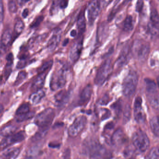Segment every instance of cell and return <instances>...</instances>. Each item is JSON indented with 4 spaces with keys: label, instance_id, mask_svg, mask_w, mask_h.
<instances>
[{
    "label": "cell",
    "instance_id": "1",
    "mask_svg": "<svg viewBox=\"0 0 159 159\" xmlns=\"http://www.w3.org/2000/svg\"><path fill=\"white\" fill-rule=\"evenodd\" d=\"M84 151L90 158L100 159L111 157L108 151L96 139H89L84 143Z\"/></svg>",
    "mask_w": 159,
    "mask_h": 159
},
{
    "label": "cell",
    "instance_id": "2",
    "mask_svg": "<svg viewBox=\"0 0 159 159\" xmlns=\"http://www.w3.org/2000/svg\"><path fill=\"white\" fill-rule=\"evenodd\" d=\"M138 82L136 72L131 70L124 80L122 84L123 93L125 96L130 98L135 93Z\"/></svg>",
    "mask_w": 159,
    "mask_h": 159
},
{
    "label": "cell",
    "instance_id": "3",
    "mask_svg": "<svg viewBox=\"0 0 159 159\" xmlns=\"http://www.w3.org/2000/svg\"><path fill=\"white\" fill-rule=\"evenodd\" d=\"M55 116L54 110L48 108L39 113L34 120V123L39 128L49 129Z\"/></svg>",
    "mask_w": 159,
    "mask_h": 159
},
{
    "label": "cell",
    "instance_id": "4",
    "mask_svg": "<svg viewBox=\"0 0 159 159\" xmlns=\"http://www.w3.org/2000/svg\"><path fill=\"white\" fill-rule=\"evenodd\" d=\"M147 97L151 106L155 109H159V95L155 82L151 79H145Z\"/></svg>",
    "mask_w": 159,
    "mask_h": 159
},
{
    "label": "cell",
    "instance_id": "5",
    "mask_svg": "<svg viewBox=\"0 0 159 159\" xmlns=\"http://www.w3.org/2000/svg\"><path fill=\"white\" fill-rule=\"evenodd\" d=\"M132 141L134 148L140 152H144L149 147L150 140L145 132L139 130L134 133Z\"/></svg>",
    "mask_w": 159,
    "mask_h": 159
},
{
    "label": "cell",
    "instance_id": "6",
    "mask_svg": "<svg viewBox=\"0 0 159 159\" xmlns=\"http://www.w3.org/2000/svg\"><path fill=\"white\" fill-rule=\"evenodd\" d=\"M110 59H107L100 66L96 75L95 83L98 86L103 85L112 72Z\"/></svg>",
    "mask_w": 159,
    "mask_h": 159
},
{
    "label": "cell",
    "instance_id": "7",
    "mask_svg": "<svg viewBox=\"0 0 159 159\" xmlns=\"http://www.w3.org/2000/svg\"><path fill=\"white\" fill-rule=\"evenodd\" d=\"M66 69L63 67L53 74L50 81V88L52 91H57L65 86L66 82Z\"/></svg>",
    "mask_w": 159,
    "mask_h": 159
},
{
    "label": "cell",
    "instance_id": "8",
    "mask_svg": "<svg viewBox=\"0 0 159 159\" xmlns=\"http://www.w3.org/2000/svg\"><path fill=\"white\" fill-rule=\"evenodd\" d=\"M87 123V118L84 115L77 117L73 123L69 127V135L71 137H76L84 129Z\"/></svg>",
    "mask_w": 159,
    "mask_h": 159
},
{
    "label": "cell",
    "instance_id": "9",
    "mask_svg": "<svg viewBox=\"0 0 159 159\" xmlns=\"http://www.w3.org/2000/svg\"><path fill=\"white\" fill-rule=\"evenodd\" d=\"M26 135L25 131H21L9 136L5 137L0 143V148H6L7 147L25 140Z\"/></svg>",
    "mask_w": 159,
    "mask_h": 159
},
{
    "label": "cell",
    "instance_id": "10",
    "mask_svg": "<svg viewBox=\"0 0 159 159\" xmlns=\"http://www.w3.org/2000/svg\"><path fill=\"white\" fill-rule=\"evenodd\" d=\"M100 9L99 2L98 0H92L88 4L87 17L90 25H93L94 23L99 15Z\"/></svg>",
    "mask_w": 159,
    "mask_h": 159
},
{
    "label": "cell",
    "instance_id": "11",
    "mask_svg": "<svg viewBox=\"0 0 159 159\" xmlns=\"http://www.w3.org/2000/svg\"><path fill=\"white\" fill-rule=\"evenodd\" d=\"M142 99L140 97L136 98L134 103V117L135 120L138 123H144L146 119L145 113L142 109Z\"/></svg>",
    "mask_w": 159,
    "mask_h": 159
},
{
    "label": "cell",
    "instance_id": "12",
    "mask_svg": "<svg viewBox=\"0 0 159 159\" xmlns=\"http://www.w3.org/2000/svg\"><path fill=\"white\" fill-rule=\"evenodd\" d=\"M127 139L124 131L121 128L117 129L111 138V143L115 148H120L126 142Z\"/></svg>",
    "mask_w": 159,
    "mask_h": 159
},
{
    "label": "cell",
    "instance_id": "13",
    "mask_svg": "<svg viewBox=\"0 0 159 159\" xmlns=\"http://www.w3.org/2000/svg\"><path fill=\"white\" fill-rule=\"evenodd\" d=\"M83 48V39L78 40L74 43L70 50L69 56L73 62L78 61L80 56Z\"/></svg>",
    "mask_w": 159,
    "mask_h": 159
},
{
    "label": "cell",
    "instance_id": "14",
    "mask_svg": "<svg viewBox=\"0 0 159 159\" xmlns=\"http://www.w3.org/2000/svg\"><path fill=\"white\" fill-rule=\"evenodd\" d=\"M62 36V31L60 29H57L54 31L52 36L47 43V48L51 52H53L57 47Z\"/></svg>",
    "mask_w": 159,
    "mask_h": 159
},
{
    "label": "cell",
    "instance_id": "15",
    "mask_svg": "<svg viewBox=\"0 0 159 159\" xmlns=\"http://www.w3.org/2000/svg\"><path fill=\"white\" fill-rule=\"evenodd\" d=\"M130 50L129 46H125L115 63L117 67H121L125 65L130 59Z\"/></svg>",
    "mask_w": 159,
    "mask_h": 159
},
{
    "label": "cell",
    "instance_id": "16",
    "mask_svg": "<svg viewBox=\"0 0 159 159\" xmlns=\"http://www.w3.org/2000/svg\"><path fill=\"white\" fill-rule=\"evenodd\" d=\"M93 93L92 85L88 84L85 86L81 93L79 100V105L84 106L86 105L90 101Z\"/></svg>",
    "mask_w": 159,
    "mask_h": 159
},
{
    "label": "cell",
    "instance_id": "17",
    "mask_svg": "<svg viewBox=\"0 0 159 159\" xmlns=\"http://www.w3.org/2000/svg\"><path fill=\"white\" fill-rule=\"evenodd\" d=\"M48 72V71H45L39 73V75L35 79L31 85V90L33 92L40 90L43 87Z\"/></svg>",
    "mask_w": 159,
    "mask_h": 159
},
{
    "label": "cell",
    "instance_id": "18",
    "mask_svg": "<svg viewBox=\"0 0 159 159\" xmlns=\"http://www.w3.org/2000/svg\"><path fill=\"white\" fill-rule=\"evenodd\" d=\"M137 57L139 62L143 63L145 62L150 52V46L148 44L138 46Z\"/></svg>",
    "mask_w": 159,
    "mask_h": 159
},
{
    "label": "cell",
    "instance_id": "19",
    "mask_svg": "<svg viewBox=\"0 0 159 159\" xmlns=\"http://www.w3.org/2000/svg\"><path fill=\"white\" fill-rule=\"evenodd\" d=\"M69 93L66 90H62L56 94L55 96L56 103L59 106L65 105L68 101Z\"/></svg>",
    "mask_w": 159,
    "mask_h": 159
},
{
    "label": "cell",
    "instance_id": "20",
    "mask_svg": "<svg viewBox=\"0 0 159 159\" xmlns=\"http://www.w3.org/2000/svg\"><path fill=\"white\" fill-rule=\"evenodd\" d=\"M45 94L44 91L42 89L33 92L30 97V100L32 104L37 105L39 104L42 99L45 97Z\"/></svg>",
    "mask_w": 159,
    "mask_h": 159
},
{
    "label": "cell",
    "instance_id": "21",
    "mask_svg": "<svg viewBox=\"0 0 159 159\" xmlns=\"http://www.w3.org/2000/svg\"><path fill=\"white\" fill-rule=\"evenodd\" d=\"M20 152V149L19 148H9L3 152L2 156L7 159H16L18 157Z\"/></svg>",
    "mask_w": 159,
    "mask_h": 159
},
{
    "label": "cell",
    "instance_id": "22",
    "mask_svg": "<svg viewBox=\"0 0 159 159\" xmlns=\"http://www.w3.org/2000/svg\"><path fill=\"white\" fill-rule=\"evenodd\" d=\"M77 27L80 35L84 33L86 28V22L83 12L80 13L77 20Z\"/></svg>",
    "mask_w": 159,
    "mask_h": 159
},
{
    "label": "cell",
    "instance_id": "23",
    "mask_svg": "<svg viewBox=\"0 0 159 159\" xmlns=\"http://www.w3.org/2000/svg\"><path fill=\"white\" fill-rule=\"evenodd\" d=\"M13 35L11 30L10 29L5 30L2 36L1 42L6 47L9 46L12 42Z\"/></svg>",
    "mask_w": 159,
    "mask_h": 159
},
{
    "label": "cell",
    "instance_id": "24",
    "mask_svg": "<svg viewBox=\"0 0 159 159\" xmlns=\"http://www.w3.org/2000/svg\"><path fill=\"white\" fill-rule=\"evenodd\" d=\"M17 127L15 125H9L4 126L0 131V135L3 137L9 136L15 134Z\"/></svg>",
    "mask_w": 159,
    "mask_h": 159
},
{
    "label": "cell",
    "instance_id": "25",
    "mask_svg": "<svg viewBox=\"0 0 159 159\" xmlns=\"http://www.w3.org/2000/svg\"><path fill=\"white\" fill-rule=\"evenodd\" d=\"M150 125L153 134L158 137L159 135V120L158 117H154L151 120Z\"/></svg>",
    "mask_w": 159,
    "mask_h": 159
},
{
    "label": "cell",
    "instance_id": "26",
    "mask_svg": "<svg viewBox=\"0 0 159 159\" xmlns=\"http://www.w3.org/2000/svg\"><path fill=\"white\" fill-rule=\"evenodd\" d=\"M149 24L159 29V14L156 9L152 10L150 15V22Z\"/></svg>",
    "mask_w": 159,
    "mask_h": 159
},
{
    "label": "cell",
    "instance_id": "27",
    "mask_svg": "<svg viewBox=\"0 0 159 159\" xmlns=\"http://www.w3.org/2000/svg\"><path fill=\"white\" fill-rule=\"evenodd\" d=\"M35 112L34 111H30L27 113L24 114H20V115H16V120L17 122H22L28 120L32 119L35 116Z\"/></svg>",
    "mask_w": 159,
    "mask_h": 159
},
{
    "label": "cell",
    "instance_id": "28",
    "mask_svg": "<svg viewBox=\"0 0 159 159\" xmlns=\"http://www.w3.org/2000/svg\"><path fill=\"white\" fill-rule=\"evenodd\" d=\"M134 28L133 18L131 16H128L125 18L124 23V29L125 31H132Z\"/></svg>",
    "mask_w": 159,
    "mask_h": 159
},
{
    "label": "cell",
    "instance_id": "29",
    "mask_svg": "<svg viewBox=\"0 0 159 159\" xmlns=\"http://www.w3.org/2000/svg\"><path fill=\"white\" fill-rule=\"evenodd\" d=\"M25 28V24L21 19H19L16 21L14 27V32L16 35H20Z\"/></svg>",
    "mask_w": 159,
    "mask_h": 159
},
{
    "label": "cell",
    "instance_id": "30",
    "mask_svg": "<svg viewBox=\"0 0 159 159\" xmlns=\"http://www.w3.org/2000/svg\"><path fill=\"white\" fill-rule=\"evenodd\" d=\"M111 108L113 110L116 115L120 116L122 110V103L121 100H118L113 103L111 106Z\"/></svg>",
    "mask_w": 159,
    "mask_h": 159
},
{
    "label": "cell",
    "instance_id": "31",
    "mask_svg": "<svg viewBox=\"0 0 159 159\" xmlns=\"http://www.w3.org/2000/svg\"><path fill=\"white\" fill-rule=\"evenodd\" d=\"M131 116V109L130 106L127 104L125 108L124 111L123 113V123H126L130 120Z\"/></svg>",
    "mask_w": 159,
    "mask_h": 159
},
{
    "label": "cell",
    "instance_id": "32",
    "mask_svg": "<svg viewBox=\"0 0 159 159\" xmlns=\"http://www.w3.org/2000/svg\"><path fill=\"white\" fill-rule=\"evenodd\" d=\"M49 129L43 128H39V131L36 133L33 137V140L37 141L42 139L47 134Z\"/></svg>",
    "mask_w": 159,
    "mask_h": 159
},
{
    "label": "cell",
    "instance_id": "33",
    "mask_svg": "<svg viewBox=\"0 0 159 159\" xmlns=\"http://www.w3.org/2000/svg\"><path fill=\"white\" fill-rule=\"evenodd\" d=\"M147 159H159V151L158 147L152 148L147 155Z\"/></svg>",
    "mask_w": 159,
    "mask_h": 159
},
{
    "label": "cell",
    "instance_id": "34",
    "mask_svg": "<svg viewBox=\"0 0 159 159\" xmlns=\"http://www.w3.org/2000/svg\"><path fill=\"white\" fill-rule=\"evenodd\" d=\"M53 62L52 60H50L45 62L38 70L39 73H42V72H45V71H49L52 68V66Z\"/></svg>",
    "mask_w": 159,
    "mask_h": 159
},
{
    "label": "cell",
    "instance_id": "35",
    "mask_svg": "<svg viewBox=\"0 0 159 159\" xmlns=\"http://www.w3.org/2000/svg\"><path fill=\"white\" fill-rule=\"evenodd\" d=\"M30 107L28 105L26 104H23L17 109L16 112V115H18L27 113L30 111Z\"/></svg>",
    "mask_w": 159,
    "mask_h": 159
},
{
    "label": "cell",
    "instance_id": "36",
    "mask_svg": "<svg viewBox=\"0 0 159 159\" xmlns=\"http://www.w3.org/2000/svg\"><path fill=\"white\" fill-rule=\"evenodd\" d=\"M39 149L38 147H34L31 148L28 151L27 157L29 158H34L38 156L40 152Z\"/></svg>",
    "mask_w": 159,
    "mask_h": 159
},
{
    "label": "cell",
    "instance_id": "37",
    "mask_svg": "<svg viewBox=\"0 0 159 159\" xmlns=\"http://www.w3.org/2000/svg\"><path fill=\"white\" fill-rule=\"evenodd\" d=\"M26 72L25 71H20L18 74V76H17V78H16V80L15 82V85H19L20 84L22 83L27 77Z\"/></svg>",
    "mask_w": 159,
    "mask_h": 159
},
{
    "label": "cell",
    "instance_id": "38",
    "mask_svg": "<svg viewBox=\"0 0 159 159\" xmlns=\"http://www.w3.org/2000/svg\"><path fill=\"white\" fill-rule=\"evenodd\" d=\"M43 18H44V17L43 16H39V17H37L31 23V25H30V28H35L39 27V25H40L41 23L43 21Z\"/></svg>",
    "mask_w": 159,
    "mask_h": 159
},
{
    "label": "cell",
    "instance_id": "39",
    "mask_svg": "<svg viewBox=\"0 0 159 159\" xmlns=\"http://www.w3.org/2000/svg\"><path fill=\"white\" fill-rule=\"evenodd\" d=\"M9 11L12 13H15L17 11V8L16 3L14 0H11L8 3Z\"/></svg>",
    "mask_w": 159,
    "mask_h": 159
},
{
    "label": "cell",
    "instance_id": "40",
    "mask_svg": "<svg viewBox=\"0 0 159 159\" xmlns=\"http://www.w3.org/2000/svg\"><path fill=\"white\" fill-rule=\"evenodd\" d=\"M134 153V150L133 148H131L130 146H128L126 148L124 152V155L125 158H130Z\"/></svg>",
    "mask_w": 159,
    "mask_h": 159
},
{
    "label": "cell",
    "instance_id": "41",
    "mask_svg": "<svg viewBox=\"0 0 159 159\" xmlns=\"http://www.w3.org/2000/svg\"><path fill=\"white\" fill-rule=\"evenodd\" d=\"M113 0H99V4L101 9H104L107 7L110 3Z\"/></svg>",
    "mask_w": 159,
    "mask_h": 159
},
{
    "label": "cell",
    "instance_id": "42",
    "mask_svg": "<svg viewBox=\"0 0 159 159\" xmlns=\"http://www.w3.org/2000/svg\"><path fill=\"white\" fill-rule=\"evenodd\" d=\"M144 6V1L143 0H138L136 5V11L137 12H140L143 9Z\"/></svg>",
    "mask_w": 159,
    "mask_h": 159
},
{
    "label": "cell",
    "instance_id": "43",
    "mask_svg": "<svg viewBox=\"0 0 159 159\" xmlns=\"http://www.w3.org/2000/svg\"><path fill=\"white\" fill-rule=\"evenodd\" d=\"M4 18V8L2 0H0V24L2 23Z\"/></svg>",
    "mask_w": 159,
    "mask_h": 159
},
{
    "label": "cell",
    "instance_id": "44",
    "mask_svg": "<svg viewBox=\"0 0 159 159\" xmlns=\"http://www.w3.org/2000/svg\"><path fill=\"white\" fill-rule=\"evenodd\" d=\"M6 60H7L6 66H12L14 61V56L13 54L11 53H9L6 57Z\"/></svg>",
    "mask_w": 159,
    "mask_h": 159
},
{
    "label": "cell",
    "instance_id": "45",
    "mask_svg": "<svg viewBox=\"0 0 159 159\" xmlns=\"http://www.w3.org/2000/svg\"><path fill=\"white\" fill-rule=\"evenodd\" d=\"M20 61L18 62L17 65V68L18 69H23L26 66L27 59H20Z\"/></svg>",
    "mask_w": 159,
    "mask_h": 159
},
{
    "label": "cell",
    "instance_id": "46",
    "mask_svg": "<svg viewBox=\"0 0 159 159\" xmlns=\"http://www.w3.org/2000/svg\"><path fill=\"white\" fill-rule=\"evenodd\" d=\"M104 110H105V111H104V112L102 113V117H101V119H102V120L108 119V118H109L110 116H111V112L109 110L107 109Z\"/></svg>",
    "mask_w": 159,
    "mask_h": 159
},
{
    "label": "cell",
    "instance_id": "47",
    "mask_svg": "<svg viewBox=\"0 0 159 159\" xmlns=\"http://www.w3.org/2000/svg\"><path fill=\"white\" fill-rule=\"evenodd\" d=\"M109 102V98L108 96L105 95L102 99H100V104L102 105H106Z\"/></svg>",
    "mask_w": 159,
    "mask_h": 159
},
{
    "label": "cell",
    "instance_id": "48",
    "mask_svg": "<svg viewBox=\"0 0 159 159\" xmlns=\"http://www.w3.org/2000/svg\"><path fill=\"white\" fill-rule=\"evenodd\" d=\"M6 46L0 42V58L6 52Z\"/></svg>",
    "mask_w": 159,
    "mask_h": 159
},
{
    "label": "cell",
    "instance_id": "49",
    "mask_svg": "<svg viewBox=\"0 0 159 159\" xmlns=\"http://www.w3.org/2000/svg\"><path fill=\"white\" fill-rule=\"evenodd\" d=\"M68 0H61L59 2V7L61 9H65L68 6Z\"/></svg>",
    "mask_w": 159,
    "mask_h": 159
},
{
    "label": "cell",
    "instance_id": "50",
    "mask_svg": "<svg viewBox=\"0 0 159 159\" xmlns=\"http://www.w3.org/2000/svg\"><path fill=\"white\" fill-rule=\"evenodd\" d=\"M114 124L112 122L108 123L106 125V128L107 130H111L114 128Z\"/></svg>",
    "mask_w": 159,
    "mask_h": 159
},
{
    "label": "cell",
    "instance_id": "51",
    "mask_svg": "<svg viewBox=\"0 0 159 159\" xmlns=\"http://www.w3.org/2000/svg\"><path fill=\"white\" fill-rule=\"evenodd\" d=\"M29 13V11L28 9H25L23 11V13H22V16L24 18H26L28 16Z\"/></svg>",
    "mask_w": 159,
    "mask_h": 159
},
{
    "label": "cell",
    "instance_id": "52",
    "mask_svg": "<svg viewBox=\"0 0 159 159\" xmlns=\"http://www.w3.org/2000/svg\"><path fill=\"white\" fill-rule=\"evenodd\" d=\"M49 146L50 148H59V147H60V144L51 143L49 144Z\"/></svg>",
    "mask_w": 159,
    "mask_h": 159
},
{
    "label": "cell",
    "instance_id": "53",
    "mask_svg": "<svg viewBox=\"0 0 159 159\" xmlns=\"http://www.w3.org/2000/svg\"><path fill=\"white\" fill-rule=\"evenodd\" d=\"M27 1L28 0H17V2H18L19 5H21V6L24 5Z\"/></svg>",
    "mask_w": 159,
    "mask_h": 159
},
{
    "label": "cell",
    "instance_id": "54",
    "mask_svg": "<svg viewBox=\"0 0 159 159\" xmlns=\"http://www.w3.org/2000/svg\"><path fill=\"white\" fill-rule=\"evenodd\" d=\"M77 32L76 30H72L70 32V36L72 37H75L77 36Z\"/></svg>",
    "mask_w": 159,
    "mask_h": 159
},
{
    "label": "cell",
    "instance_id": "55",
    "mask_svg": "<svg viewBox=\"0 0 159 159\" xmlns=\"http://www.w3.org/2000/svg\"><path fill=\"white\" fill-rule=\"evenodd\" d=\"M69 39H65V40H64V41L63 42V46H66L67 44L69 43Z\"/></svg>",
    "mask_w": 159,
    "mask_h": 159
},
{
    "label": "cell",
    "instance_id": "56",
    "mask_svg": "<svg viewBox=\"0 0 159 159\" xmlns=\"http://www.w3.org/2000/svg\"><path fill=\"white\" fill-rule=\"evenodd\" d=\"M120 1V0H116V2H115V5H114V6H117V5L119 4Z\"/></svg>",
    "mask_w": 159,
    "mask_h": 159
}]
</instances>
